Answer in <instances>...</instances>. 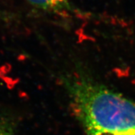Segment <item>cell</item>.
Wrapping results in <instances>:
<instances>
[{
  "instance_id": "cell-1",
  "label": "cell",
  "mask_w": 135,
  "mask_h": 135,
  "mask_svg": "<svg viewBox=\"0 0 135 135\" xmlns=\"http://www.w3.org/2000/svg\"><path fill=\"white\" fill-rule=\"evenodd\" d=\"M63 85L86 135H135V102L80 71Z\"/></svg>"
},
{
  "instance_id": "cell-2",
  "label": "cell",
  "mask_w": 135,
  "mask_h": 135,
  "mask_svg": "<svg viewBox=\"0 0 135 135\" xmlns=\"http://www.w3.org/2000/svg\"><path fill=\"white\" fill-rule=\"evenodd\" d=\"M32 6L44 11L61 13L71 9L68 0H26Z\"/></svg>"
},
{
  "instance_id": "cell-3",
  "label": "cell",
  "mask_w": 135,
  "mask_h": 135,
  "mask_svg": "<svg viewBox=\"0 0 135 135\" xmlns=\"http://www.w3.org/2000/svg\"><path fill=\"white\" fill-rule=\"evenodd\" d=\"M0 135H11L10 129L4 123L0 121Z\"/></svg>"
}]
</instances>
